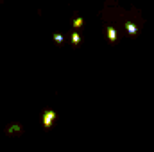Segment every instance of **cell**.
<instances>
[{"label": "cell", "instance_id": "obj_1", "mask_svg": "<svg viewBox=\"0 0 154 152\" xmlns=\"http://www.w3.org/2000/svg\"><path fill=\"white\" fill-rule=\"evenodd\" d=\"M56 116H57V113H56L54 109L43 111V127H45V129H50L52 123H54V120H56Z\"/></svg>", "mask_w": 154, "mask_h": 152}, {"label": "cell", "instance_id": "obj_2", "mask_svg": "<svg viewBox=\"0 0 154 152\" xmlns=\"http://www.w3.org/2000/svg\"><path fill=\"white\" fill-rule=\"evenodd\" d=\"M106 34H108V39H109L111 43H115L116 38H118V32H116L115 27H108V29H106Z\"/></svg>", "mask_w": 154, "mask_h": 152}, {"label": "cell", "instance_id": "obj_3", "mask_svg": "<svg viewBox=\"0 0 154 152\" xmlns=\"http://www.w3.org/2000/svg\"><path fill=\"white\" fill-rule=\"evenodd\" d=\"M125 31H127V34H129V36H136V32H138V27H136L134 23L127 22V23H125Z\"/></svg>", "mask_w": 154, "mask_h": 152}, {"label": "cell", "instance_id": "obj_4", "mask_svg": "<svg viewBox=\"0 0 154 152\" xmlns=\"http://www.w3.org/2000/svg\"><path fill=\"white\" fill-rule=\"evenodd\" d=\"M14 132H22V127H20V123H14V125H11V127L7 129V134H14Z\"/></svg>", "mask_w": 154, "mask_h": 152}, {"label": "cell", "instance_id": "obj_5", "mask_svg": "<svg viewBox=\"0 0 154 152\" xmlns=\"http://www.w3.org/2000/svg\"><path fill=\"white\" fill-rule=\"evenodd\" d=\"M72 25H74V29H79V27L84 25V20H82V18H75V20L72 22Z\"/></svg>", "mask_w": 154, "mask_h": 152}, {"label": "cell", "instance_id": "obj_6", "mask_svg": "<svg viewBox=\"0 0 154 152\" xmlns=\"http://www.w3.org/2000/svg\"><path fill=\"white\" fill-rule=\"evenodd\" d=\"M70 38H72V45H79V43H81V36L77 34V31L72 34V36H70Z\"/></svg>", "mask_w": 154, "mask_h": 152}, {"label": "cell", "instance_id": "obj_7", "mask_svg": "<svg viewBox=\"0 0 154 152\" xmlns=\"http://www.w3.org/2000/svg\"><path fill=\"white\" fill-rule=\"evenodd\" d=\"M52 38H54V41H56V43H57V45H61V43H63V36H61V34H59V32H56V34H54V36H52Z\"/></svg>", "mask_w": 154, "mask_h": 152}]
</instances>
